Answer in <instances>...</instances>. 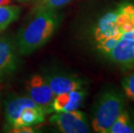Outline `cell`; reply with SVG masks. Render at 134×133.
<instances>
[{"instance_id": "cell-1", "label": "cell", "mask_w": 134, "mask_h": 133, "mask_svg": "<svg viewBox=\"0 0 134 133\" xmlns=\"http://www.w3.org/2000/svg\"><path fill=\"white\" fill-rule=\"evenodd\" d=\"M60 24V16L54 9L40 7L35 16L18 36V52L30 55L50 40Z\"/></svg>"}, {"instance_id": "cell-2", "label": "cell", "mask_w": 134, "mask_h": 133, "mask_svg": "<svg viewBox=\"0 0 134 133\" xmlns=\"http://www.w3.org/2000/svg\"><path fill=\"white\" fill-rule=\"evenodd\" d=\"M125 95L115 88L105 90L93 110L92 127L99 133H109L113 122L125 109Z\"/></svg>"}, {"instance_id": "cell-3", "label": "cell", "mask_w": 134, "mask_h": 133, "mask_svg": "<svg viewBox=\"0 0 134 133\" xmlns=\"http://www.w3.org/2000/svg\"><path fill=\"white\" fill-rule=\"evenodd\" d=\"M49 120L63 133H87L90 131L87 115L77 109L68 112H58Z\"/></svg>"}, {"instance_id": "cell-4", "label": "cell", "mask_w": 134, "mask_h": 133, "mask_svg": "<svg viewBox=\"0 0 134 133\" xmlns=\"http://www.w3.org/2000/svg\"><path fill=\"white\" fill-rule=\"evenodd\" d=\"M26 91L30 97L38 106L43 110L46 114L52 112V103L55 99L49 85L46 79L42 75L35 74L31 76L26 82Z\"/></svg>"}, {"instance_id": "cell-5", "label": "cell", "mask_w": 134, "mask_h": 133, "mask_svg": "<svg viewBox=\"0 0 134 133\" xmlns=\"http://www.w3.org/2000/svg\"><path fill=\"white\" fill-rule=\"evenodd\" d=\"M18 55L15 44L7 37H0V80L16 71Z\"/></svg>"}, {"instance_id": "cell-6", "label": "cell", "mask_w": 134, "mask_h": 133, "mask_svg": "<svg viewBox=\"0 0 134 133\" xmlns=\"http://www.w3.org/2000/svg\"><path fill=\"white\" fill-rule=\"evenodd\" d=\"M105 56L123 67H134V40L120 37L114 48Z\"/></svg>"}, {"instance_id": "cell-7", "label": "cell", "mask_w": 134, "mask_h": 133, "mask_svg": "<svg viewBox=\"0 0 134 133\" xmlns=\"http://www.w3.org/2000/svg\"><path fill=\"white\" fill-rule=\"evenodd\" d=\"M46 80L55 96L76 90H81L83 81L80 78L68 74H54L47 76Z\"/></svg>"}, {"instance_id": "cell-8", "label": "cell", "mask_w": 134, "mask_h": 133, "mask_svg": "<svg viewBox=\"0 0 134 133\" xmlns=\"http://www.w3.org/2000/svg\"><path fill=\"white\" fill-rule=\"evenodd\" d=\"M87 92L83 90H76L55 96L52 103L53 112H68L78 109L83 102Z\"/></svg>"}, {"instance_id": "cell-9", "label": "cell", "mask_w": 134, "mask_h": 133, "mask_svg": "<svg viewBox=\"0 0 134 133\" xmlns=\"http://www.w3.org/2000/svg\"><path fill=\"white\" fill-rule=\"evenodd\" d=\"M25 107H40L30 97H16L8 101L5 106L6 129L11 130L20 113Z\"/></svg>"}, {"instance_id": "cell-10", "label": "cell", "mask_w": 134, "mask_h": 133, "mask_svg": "<svg viewBox=\"0 0 134 133\" xmlns=\"http://www.w3.org/2000/svg\"><path fill=\"white\" fill-rule=\"evenodd\" d=\"M117 10L107 12L98 22L94 30V38L98 42L111 36H120V31L116 24Z\"/></svg>"}, {"instance_id": "cell-11", "label": "cell", "mask_w": 134, "mask_h": 133, "mask_svg": "<svg viewBox=\"0 0 134 133\" xmlns=\"http://www.w3.org/2000/svg\"><path fill=\"white\" fill-rule=\"evenodd\" d=\"M45 115L46 113L41 107H25L20 113L18 119L16 120L12 129L22 126H32L41 124L44 121Z\"/></svg>"}, {"instance_id": "cell-12", "label": "cell", "mask_w": 134, "mask_h": 133, "mask_svg": "<svg viewBox=\"0 0 134 133\" xmlns=\"http://www.w3.org/2000/svg\"><path fill=\"white\" fill-rule=\"evenodd\" d=\"M21 13V9L16 5H0V32L15 22Z\"/></svg>"}, {"instance_id": "cell-13", "label": "cell", "mask_w": 134, "mask_h": 133, "mask_svg": "<svg viewBox=\"0 0 134 133\" xmlns=\"http://www.w3.org/2000/svg\"><path fill=\"white\" fill-rule=\"evenodd\" d=\"M109 133H132V118L125 109L121 112L113 122Z\"/></svg>"}, {"instance_id": "cell-14", "label": "cell", "mask_w": 134, "mask_h": 133, "mask_svg": "<svg viewBox=\"0 0 134 133\" xmlns=\"http://www.w3.org/2000/svg\"><path fill=\"white\" fill-rule=\"evenodd\" d=\"M121 86L125 97L134 102V73L125 76L122 80Z\"/></svg>"}, {"instance_id": "cell-15", "label": "cell", "mask_w": 134, "mask_h": 133, "mask_svg": "<svg viewBox=\"0 0 134 133\" xmlns=\"http://www.w3.org/2000/svg\"><path fill=\"white\" fill-rule=\"evenodd\" d=\"M70 1H72V0H43L41 7L55 10L57 8H61L66 5Z\"/></svg>"}, {"instance_id": "cell-16", "label": "cell", "mask_w": 134, "mask_h": 133, "mask_svg": "<svg viewBox=\"0 0 134 133\" xmlns=\"http://www.w3.org/2000/svg\"><path fill=\"white\" fill-rule=\"evenodd\" d=\"M11 132H16V133H32L34 132L33 129L31 128V126H22L18 127V128H14L10 131Z\"/></svg>"}, {"instance_id": "cell-17", "label": "cell", "mask_w": 134, "mask_h": 133, "mask_svg": "<svg viewBox=\"0 0 134 133\" xmlns=\"http://www.w3.org/2000/svg\"><path fill=\"white\" fill-rule=\"evenodd\" d=\"M11 0H0V5H7L10 4Z\"/></svg>"}, {"instance_id": "cell-18", "label": "cell", "mask_w": 134, "mask_h": 133, "mask_svg": "<svg viewBox=\"0 0 134 133\" xmlns=\"http://www.w3.org/2000/svg\"><path fill=\"white\" fill-rule=\"evenodd\" d=\"M132 133H134V118L132 119Z\"/></svg>"}]
</instances>
